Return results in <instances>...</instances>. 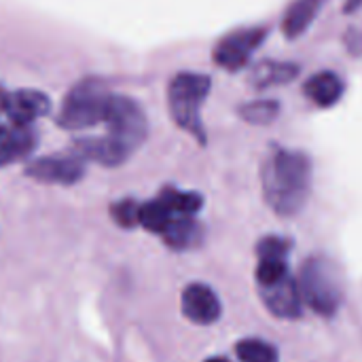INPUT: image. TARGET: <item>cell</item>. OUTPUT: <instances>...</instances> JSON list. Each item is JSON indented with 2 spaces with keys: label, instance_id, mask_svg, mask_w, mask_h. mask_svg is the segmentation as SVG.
I'll return each instance as SVG.
<instances>
[{
  "label": "cell",
  "instance_id": "cell-9",
  "mask_svg": "<svg viewBox=\"0 0 362 362\" xmlns=\"http://www.w3.org/2000/svg\"><path fill=\"white\" fill-rule=\"evenodd\" d=\"M182 314L195 325H212L221 318V301L206 284H189L182 291Z\"/></svg>",
  "mask_w": 362,
  "mask_h": 362
},
{
  "label": "cell",
  "instance_id": "cell-15",
  "mask_svg": "<svg viewBox=\"0 0 362 362\" xmlns=\"http://www.w3.org/2000/svg\"><path fill=\"white\" fill-rule=\"evenodd\" d=\"M322 2L325 0H297L284 17V34L288 38L301 36L308 30V25L314 21V17L318 15Z\"/></svg>",
  "mask_w": 362,
  "mask_h": 362
},
{
  "label": "cell",
  "instance_id": "cell-2",
  "mask_svg": "<svg viewBox=\"0 0 362 362\" xmlns=\"http://www.w3.org/2000/svg\"><path fill=\"white\" fill-rule=\"evenodd\" d=\"M301 299L320 316H333L344 301V284L335 265L327 259H308L299 274Z\"/></svg>",
  "mask_w": 362,
  "mask_h": 362
},
{
  "label": "cell",
  "instance_id": "cell-22",
  "mask_svg": "<svg viewBox=\"0 0 362 362\" xmlns=\"http://www.w3.org/2000/svg\"><path fill=\"white\" fill-rule=\"evenodd\" d=\"M288 250H291V242L282 240V238H276V235L261 240L259 246H257L259 259H282V261H286Z\"/></svg>",
  "mask_w": 362,
  "mask_h": 362
},
{
  "label": "cell",
  "instance_id": "cell-24",
  "mask_svg": "<svg viewBox=\"0 0 362 362\" xmlns=\"http://www.w3.org/2000/svg\"><path fill=\"white\" fill-rule=\"evenodd\" d=\"M358 6H362V0H348L346 2V11H356Z\"/></svg>",
  "mask_w": 362,
  "mask_h": 362
},
{
  "label": "cell",
  "instance_id": "cell-5",
  "mask_svg": "<svg viewBox=\"0 0 362 362\" xmlns=\"http://www.w3.org/2000/svg\"><path fill=\"white\" fill-rule=\"evenodd\" d=\"M104 123L108 125V136L129 153H134L146 138V117L142 108L125 95L110 98Z\"/></svg>",
  "mask_w": 362,
  "mask_h": 362
},
{
  "label": "cell",
  "instance_id": "cell-13",
  "mask_svg": "<svg viewBox=\"0 0 362 362\" xmlns=\"http://www.w3.org/2000/svg\"><path fill=\"white\" fill-rule=\"evenodd\" d=\"M161 235H163V240H165V244L170 248L187 250V248H193V246H197L202 242V227H199L197 221H193V216L176 214Z\"/></svg>",
  "mask_w": 362,
  "mask_h": 362
},
{
  "label": "cell",
  "instance_id": "cell-11",
  "mask_svg": "<svg viewBox=\"0 0 362 362\" xmlns=\"http://www.w3.org/2000/svg\"><path fill=\"white\" fill-rule=\"evenodd\" d=\"M74 155L81 159H89L102 165H121L132 153L123 148L117 140H112L108 134L104 138H83L74 144Z\"/></svg>",
  "mask_w": 362,
  "mask_h": 362
},
{
  "label": "cell",
  "instance_id": "cell-8",
  "mask_svg": "<svg viewBox=\"0 0 362 362\" xmlns=\"http://www.w3.org/2000/svg\"><path fill=\"white\" fill-rule=\"evenodd\" d=\"M263 30H242L223 38L214 51V62L225 70H240L248 64L252 51L263 40Z\"/></svg>",
  "mask_w": 362,
  "mask_h": 362
},
{
  "label": "cell",
  "instance_id": "cell-6",
  "mask_svg": "<svg viewBox=\"0 0 362 362\" xmlns=\"http://www.w3.org/2000/svg\"><path fill=\"white\" fill-rule=\"evenodd\" d=\"M25 174L40 182L51 185H74L85 176L83 159L76 155H55L40 157L25 168Z\"/></svg>",
  "mask_w": 362,
  "mask_h": 362
},
{
  "label": "cell",
  "instance_id": "cell-16",
  "mask_svg": "<svg viewBox=\"0 0 362 362\" xmlns=\"http://www.w3.org/2000/svg\"><path fill=\"white\" fill-rule=\"evenodd\" d=\"M297 66L293 64H280V62H265L255 68L252 72V83L257 87H269V85H282L288 83L297 76Z\"/></svg>",
  "mask_w": 362,
  "mask_h": 362
},
{
  "label": "cell",
  "instance_id": "cell-7",
  "mask_svg": "<svg viewBox=\"0 0 362 362\" xmlns=\"http://www.w3.org/2000/svg\"><path fill=\"white\" fill-rule=\"evenodd\" d=\"M259 293H261V299H263L265 308L274 316L286 318V320H293V318L301 316L303 299H301L299 284L291 274L282 276L280 280H276L272 284L259 286Z\"/></svg>",
  "mask_w": 362,
  "mask_h": 362
},
{
  "label": "cell",
  "instance_id": "cell-18",
  "mask_svg": "<svg viewBox=\"0 0 362 362\" xmlns=\"http://www.w3.org/2000/svg\"><path fill=\"white\" fill-rule=\"evenodd\" d=\"M235 354L242 362H278V350L261 339H244L235 346Z\"/></svg>",
  "mask_w": 362,
  "mask_h": 362
},
{
  "label": "cell",
  "instance_id": "cell-26",
  "mask_svg": "<svg viewBox=\"0 0 362 362\" xmlns=\"http://www.w3.org/2000/svg\"><path fill=\"white\" fill-rule=\"evenodd\" d=\"M2 132H4V129H2V127H0V136H2Z\"/></svg>",
  "mask_w": 362,
  "mask_h": 362
},
{
  "label": "cell",
  "instance_id": "cell-20",
  "mask_svg": "<svg viewBox=\"0 0 362 362\" xmlns=\"http://www.w3.org/2000/svg\"><path fill=\"white\" fill-rule=\"evenodd\" d=\"M280 112V106L272 100H261V102H250L242 108V117L248 121V123H255V125H267L272 123Z\"/></svg>",
  "mask_w": 362,
  "mask_h": 362
},
{
  "label": "cell",
  "instance_id": "cell-25",
  "mask_svg": "<svg viewBox=\"0 0 362 362\" xmlns=\"http://www.w3.org/2000/svg\"><path fill=\"white\" fill-rule=\"evenodd\" d=\"M206 362H229L227 358H210V361H206Z\"/></svg>",
  "mask_w": 362,
  "mask_h": 362
},
{
  "label": "cell",
  "instance_id": "cell-3",
  "mask_svg": "<svg viewBox=\"0 0 362 362\" xmlns=\"http://www.w3.org/2000/svg\"><path fill=\"white\" fill-rule=\"evenodd\" d=\"M110 98L112 93L95 81L78 83L64 100L62 112L57 117L59 127L78 132L104 123Z\"/></svg>",
  "mask_w": 362,
  "mask_h": 362
},
{
  "label": "cell",
  "instance_id": "cell-23",
  "mask_svg": "<svg viewBox=\"0 0 362 362\" xmlns=\"http://www.w3.org/2000/svg\"><path fill=\"white\" fill-rule=\"evenodd\" d=\"M6 100H8V93L0 87V112H4V108H6Z\"/></svg>",
  "mask_w": 362,
  "mask_h": 362
},
{
  "label": "cell",
  "instance_id": "cell-4",
  "mask_svg": "<svg viewBox=\"0 0 362 362\" xmlns=\"http://www.w3.org/2000/svg\"><path fill=\"white\" fill-rule=\"evenodd\" d=\"M208 91H210V78L191 72L174 76L168 89L172 119L199 140H204V125L199 119V110Z\"/></svg>",
  "mask_w": 362,
  "mask_h": 362
},
{
  "label": "cell",
  "instance_id": "cell-14",
  "mask_svg": "<svg viewBox=\"0 0 362 362\" xmlns=\"http://www.w3.org/2000/svg\"><path fill=\"white\" fill-rule=\"evenodd\" d=\"M344 93V83L335 72H318L305 83V95L318 106H333Z\"/></svg>",
  "mask_w": 362,
  "mask_h": 362
},
{
  "label": "cell",
  "instance_id": "cell-17",
  "mask_svg": "<svg viewBox=\"0 0 362 362\" xmlns=\"http://www.w3.org/2000/svg\"><path fill=\"white\" fill-rule=\"evenodd\" d=\"M174 216L176 214L165 206V202L161 197L140 206V225L153 233H163Z\"/></svg>",
  "mask_w": 362,
  "mask_h": 362
},
{
  "label": "cell",
  "instance_id": "cell-19",
  "mask_svg": "<svg viewBox=\"0 0 362 362\" xmlns=\"http://www.w3.org/2000/svg\"><path fill=\"white\" fill-rule=\"evenodd\" d=\"M165 206L180 216H193L199 208H202V197L197 193H185V191H176V189H165L159 195Z\"/></svg>",
  "mask_w": 362,
  "mask_h": 362
},
{
  "label": "cell",
  "instance_id": "cell-10",
  "mask_svg": "<svg viewBox=\"0 0 362 362\" xmlns=\"http://www.w3.org/2000/svg\"><path fill=\"white\" fill-rule=\"evenodd\" d=\"M51 108V100L36 91V89H19L15 93H8L4 112L13 121V125H32L38 117L47 115Z\"/></svg>",
  "mask_w": 362,
  "mask_h": 362
},
{
  "label": "cell",
  "instance_id": "cell-21",
  "mask_svg": "<svg viewBox=\"0 0 362 362\" xmlns=\"http://www.w3.org/2000/svg\"><path fill=\"white\" fill-rule=\"evenodd\" d=\"M110 212H112V218L125 229H129L134 225H140V204H136L134 199L117 202Z\"/></svg>",
  "mask_w": 362,
  "mask_h": 362
},
{
  "label": "cell",
  "instance_id": "cell-1",
  "mask_svg": "<svg viewBox=\"0 0 362 362\" xmlns=\"http://www.w3.org/2000/svg\"><path fill=\"white\" fill-rule=\"evenodd\" d=\"M310 161L303 153L276 151L263 168V191L274 212L297 214L310 195Z\"/></svg>",
  "mask_w": 362,
  "mask_h": 362
},
{
  "label": "cell",
  "instance_id": "cell-12",
  "mask_svg": "<svg viewBox=\"0 0 362 362\" xmlns=\"http://www.w3.org/2000/svg\"><path fill=\"white\" fill-rule=\"evenodd\" d=\"M38 136L30 125H15L13 129H4L0 136V165H8L25 159L36 148Z\"/></svg>",
  "mask_w": 362,
  "mask_h": 362
}]
</instances>
